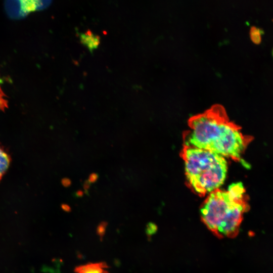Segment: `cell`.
I'll return each mask as SVG.
<instances>
[{"instance_id":"1","label":"cell","mask_w":273,"mask_h":273,"mask_svg":"<svg viewBox=\"0 0 273 273\" xmlns=\"http://www.w3.org/2000/svg\"><path fill=\"white\" fill-rule=\"evenodd\" d=\"M188 124L189 129L183 133V145L208 150L250 167L242 156L253 138L242 133L222 105H214L191 117Z\"/></svg>"},{"instance_id":"2","label":"cell","mask_w":273,"mask_h":273,"mask_svg":"<svg viewBox=\"0 0 273 273\" xmlns=\"http://www.w3.org/2000/svg\"><path fill=\"white\" fill-rule=\"evenodd\" d=\"M248 199L241 182L232 184L227 190L217 189L201 204V220L218 238H234L239 234L244 214L250 209Z\"/></svg>"},{"instance_id":"14","label":"cell","mask_w":273,"mask_h":273,"mask_svg":"<svg viewBox=\"0 0 273 273\" xmlns=\"http://www.w3.org/2000/svg\"><path fill=\"white\" fill-rule=\"evenodd\" d=\"M61 207L62 209L65 212H69L71 211V207L67 204H65V203L62 204Z\"/></svg>"},{"instance_id":"11","label":"cell","mask_w":273,"mask_h":273,"mask_svg":"<svg viewBox=\"0 0 273 273\" xmlns=\"http://www.w3.org/2000/svg\"><path fill=\"white\" fill-rule=\"evenodd\" d=\"M157 230V226L154 224L153 223H149L146 227V232L148 236V237H150L152 235H153L156 232Z\"/></svg>"},{"instance_id":"7","label":"cell","mask_w":273,"mask_h":273,"mask_svg":"<svg viewBox=\"0 0 273 273\" xmlns=\"http://www.w3.org/2000/svg\"><path fill=\"white\" fill-rule=\"evenodd\" d=\"M11 162L8 152L0 145V181L7 171Z\"/></svg>"},{"instance_id":"8","label":"cell","mask_w":273,"mask_h":273,"mask_svg":"<svg viewBox=\"0 0 273 273\" xmlns=\"http://www.w3.org/2000/svg\"><path fill=\"white\" fill-rule=\"evenodd\" d=\"M262 31L259 28L252 27L250 31V36L253 42L256 44H259L261 41Z\"/></svg>"},{"instance_id":"4","label":"cell","mask_w":273,"mask_h":273,"mask_svg":"<svg viewBox=\"0 0 273 273\" xmlns=\"http://www.w3.org/2000/svg\"><path fill=\"white\" fill-rule=\"evenodd\" d=\"M52 2V0H7L6 7L12 18H20L30 12L46 9Z\"/></svg>"},{"instance_id":"3","label":"cell","mask_w":273,"mask_h":273,"mask_svg":"<svg viewBox=\"0 0 273 273\" xmlns=\"http://www.w3.org/2000/svg\"><path fill=\"white\" fill-rule=\"evenodd\" d=\"M180 156L184 162L186 185L197 195L204 197L223 184L228 170L225 157L186 145Z\"/></svg>"},{"instance_id":"16","label":"cell","mask_w":273,"mask_h":273,"mask_svg":"<svg viewBox=\"0 0 273 273\" xmlns=\"http://www.w3.org/2000/svg\"><path fill=\"white\" fill-rule=\"evenodd\" d=\"M83 194L84 192L81 190L77 191L75 193V195L77 197H81L83 196Z\"/></svg>"},{"instance_id":"17","label":"cell","mask_w":273,"mask_h":273,"mask_svg":"<svg viewBox=\"0 0 273 273\" xmlns=\"http://www.w3.org/2000/svg\"><path fill=\"white\" fill-rule=\"evenodd\" d=\"M103 273H109V272L107 271L104 270Z\"/></svg>"},{"instance_id":"15","label":"cell","mask_w":273,"mask_h":273,"mask_svg":"<svg viewBox=\"0 0 273 273\" xmlns=\"http://www.w3.org/2000/svg\"><path fill=\"white\" fill-rule=\"evenodd\" d=\"M90 183L87 180L85 181L83 185V188L84 190L87 192V191L89 190L90 188Z\"/></svg>"},{"instance_id":"5","label":"cell","mask_w":273,"mask_h":273,"mask_svg":"<svg viewBox=\"0 0 273 273\" xmlns=\"http://www.w3.org/2000/svg\"><path fill=\"white\" fill-rule=\"evenodd\" d=\"M80 42L86 47L89 51L96 50L100 43V37L88 30L79 34Z\"/></svg>"},{"instance_id":"13","label":"cell","mask_w":273,"mask_h":273,"mask_svg":"<svg viewBox=\"0 0 273 273\" xmlns=\"http://www.w3.org/2000/svg\"><path fill=\"white\" fill-rule=\"evenodd\" d=\"M61 184L64 187L67 188L71 186V180L68 178L65 177L61 180Z\"/></svg>"},{"instance_id":"12","label":"cell","mask_w":273,"mask_h":273,"mask_svg":"<svg viewBox=\"0 0 273 273\" xmlns=\"http://www.w3.org/2000/svg\"><path fill=\"white\" fill-rule=\"evenodd\" d=\"M98 174L96 173L93 172L90 174L88 177V181L90 183H95L98 179Z\"/></svg>"},{"instance_id":"10","label":"cell","mask_w":273,"mask_h":273,"mask_svg":"<svg viewBox=\"0 0 273 273\" xmlns=\"http://www.w3.org/2000/svg\"><path fill=\"white\" fill-rule=\"evenodd\" d=\"M107 224L108 223L106 221H103L100 222L97 226V233L100 237V240H102L105 235Z\"/></svg>"},{"instance_id":"6","label":"cell","mask_w":273,"mask_h":273,"mask_svg":"<svg viewBox=\"0 0 273 273\" xmlns=\"http://www.w3.org/2000/svg\"><path fill=\"white\" fill-rule=\"evenodd\" d=\"M108 267L104 262L88 263L76 266L74 269V271L76 273H103L104 268Z\"/></svg>"},{"instance_id":"9","label":"cell","mask_w":273,"mask_h":273,"mask_svg":"<svg viewBox=\"0 0 273 273\" xmlns=\"http://www.w3.org/2000/svg\"><path fill=\"white\" fill-rule=\"evenodd\" d=\"M5 94L2 89L0 80V111H4L8 107V101L5 99Z\"/></svg>"}]
</instances>
